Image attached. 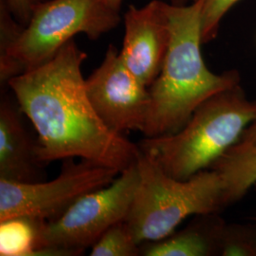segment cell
Wrapping results in <instances>:
<instances>
[{"instance_id":"cell-11","label":"cell","mask_w":256,"mask_h":256,"mask_svg":"<svg viewBox=\"0 0 256 256\" xmlns=\"http://www.w3.org/2000/svg\"><path fill=\"white\" fill-rule=\"evenodd\" d=\"M218 214H200L182 230L162 240L142 244V256H218L220 238L226 222Z\"/></svg>"},{"instance_id":"cell-1","label":"cell","mask_w":256,"mask_h":256,"mask_svg":"<svg viewBox=\"0 0 256 256\" xmlns=\"http://www.w3.org/2000/svg\"><path fill=\"white\" fill-rule=\"evenodd\" d=\"M86 58L72 40L50 60L14 77L8 86L36 129L43 164L79 158L122 173L137 164L140 150L108 128L94 110L82 75Z\"/></svg>"},{"instance_id":"cell-6","label":"cell","mask_w":256,"mask_h":256,"mask_svg":"<svg viewBox=\"0 0 256 256\" xmlns=\"http://www.w3.org/2000/svg\"><path fill=\"white\" fill-rule=\"evenodd\" d=\"M138 182L136 164L108 186L82 196L58 220L45 221L36 256L82 254L112 226L126 220Z\"/></svg>"},{"instance_id":"cell-20","label":"cell","mask_w":256,"mask_h":256,"mask_svg":"<svg viewBox=\"0 0 256 256\" xmlns=\"http://www.w3.org/2000/svg\"><path fill=\"white\" fill-rule=\"evenodd\" d=\"M106 1L110 3L113 8L120 10V6H122V0H106Z\"/></svg>"},{"instance_id":"cell-7","label":"cell","mask_w":256,"mask_h":256,"mask_svg":"<svg viewBox=\"0 0 256 256\" xmlns=\"http://www.w3.org/2000/svg\"><path fill=\"white\" fill-rule=\"evenodd\" d=\"M119 171L86 160H64L61 174L45 182L18 183L0 178V222L28 218L52 222L75 202L113 182Z\"/></svg>"},{"instance_id":"cell-5","label":"cell","mask_w":256,"mask_h":256,"mask_svg":"<svg viewBox=\"0 0 256 256\" xmlns=\"http://www.w3.org/2000/svg\"><path fill=\"white\" fill-rule=\"evenodd\" d=\"M120 23L119 10L106 0L40 1L18 41L0 56L1 84L46 63L77 34L97 40Z\"/></svg>"},{"instance_id":"cell-2","label":"cell","mask_w":256,"mask_h":256,"mask_svg":"<svg viewBox=\"0 0 256 256\" xmlns=\"http://www.w3.org/2000/svg\"><path fill=\"white\" fill-rule=\"evenodd\" d=\"M204 2L168 5L171 39L162 70L149 88L150 111L142 132L146 138L162 137L180 131L202 102L240 84L236 70L214 74L204 62Z\"/></svg>"},{"instance_id":"cell-19","label":"cell","mask_w":256,"mask_h":256,"mask_svg":"<svg viewBox=\"0 0 256 256\" xmlns=\"http://www.w3.org/2000/svg\"><path fill=\"white\" fill-rule=\"evenodd\" d=\"M166 2L176 5V6H184V5H189L192 4L194 2H196L198 0H164Z\"/></svg>"},{"instance_id":"cell-12","label":"cell","mask_w":256,"mask_h":256,"mask_svg":"<svg viewBox=\"0 0 256 256\" xmlns=\"http://www.w3.org/2000/svg\"><path fill=\"white\" fill-rule=\"evenodd\" d=\"M210 169L221 176L232 203L238 202L256 183V144L239 142Z\"/></svg>"},{"instance_id":"cell-16","label":"cell","mask_w":256,"mask_h":256,"mask_svg":"<svg viewBox=\"0 0 256 256\" xmlns=\"http://www.w3.org/2000/svg\"><path fill=\"white\" fill-rule=\"evenodd\" d=\"M241 0H205L202 10V36L207 44L216 38L222 20Z\"/></svg>"},{"instance_id":"cell-13","label":"cell","mask_w":256,"mask_h":256,"mask_svg":"<svg viewBox=\"0 0 256 256\" xmlns=\"http://www.w3.org/2000/svg\"><path fill=\"white\" fill-rule=\"evenodd\" d=\"M45 221L16 218L0 222V256H36Z\"/></svg>"},{"instance_id":"cell-18","label":"cell","mask_w":256,"mask_h":256,"mask_svg":"<svg viewBox=\"0 0 256 256\" xmlns=\"http://www.w3.org/2000/svg\"><path fill=\"white\" fill-rule=\"evenodd\" d=\"M240 142L250 144H256V120L245 130Z\"/></svg>"},{"instance_id":"cell-9","label":"cell","mask_w":256,"mask_h":256,"mask_svg":"<svg viewBox=\"0 0 256 256\" xmlns=\"http://www.w3.org/2000/svg\"><path fill=\"white\" fill-rule=\"evenodd\" d=\"M168 5L164 0H153L142 8L130 6L124 16L120 56L128 70L147 88L162 72L170 44Z\"/></svg>"},{"instance_id":"cell-10","label":"cell","mask_w":256,"mask_h":256,"mask_svg":"<svg viewBox=\"0 0 256 256\" xmlns=\"http://www.w3.org/2000/svg\"><path fill=\"white\" fill-rule=\"evenodd\" d=\"M18 102L8 97L0 104V178L18 183L44 182L46 165L38 158V140L30 137Z\"/></svg>"},{"instance_id":"cell-17","label":"cell","mask_w":256,"mask_h":256,"mask_svg":"<svg viewBox=\"0 0 256 256\" xmlns=\"http://www.w3.org/2000/svg\"><path fill=\"white\" fill-rule=\"evenodd\" d=\"M12 14L19 23L26 27L40 0H5Z\"/></svg>"},{"instance_id":"cell-15","label":"cell","mask_w":256,"mask_h":256,"mask_svg":"<svg viewBox=\"0 0 256 256\" xmlns=\"http://www.w3.org/2000/svg\"><path fill=\"white\" fill-rule=\"evenodd\" d=\"M218 256H256V226L226 223Z\"/></svg>"},{"instance_id":"cell-4","label":"cell","mask_w":256,"mask_h":256,"mask_svg":"<svg viewBox=\"0 0 256 256\" xmlns=\"http://www.w3.org/2000/svg\"><path fill=\"white\" fill-rule=\"evenodd\" d=\"M137 164L140 182L126 222L140 246L168 238L191 216L216 214L232 204L221 176L212 169L180 180L142 152Z\"/></svg>"},{"instance_id":"cell-3","label":"cell","mask_w":256,"mask_h":256,"mask_svg":"<svg viewBox=\"0 0 256 256\" xmlns=\"http://www.w3.org/2000/svg\"><path fill=\"white\" fill-rule=\"evenodd\" d=\"M256 120V102L239 84L202 102L180 131L146 138L138 147L166 174L186 180L210 169Z\"/></svg>"},{"instance_id":"cell-8","label":"cell","mask_w":256,"mask_h":256,"mask_svg":"<svg viewBox=\"0 0 256 256\" xmlns=\"http://www.w3.org/2000/svg\"><path fill=\"white\" fill-rule=\"evenodd\" d=\"M86 88L108 128L122 135L144 131L151 104L149 88L128 70L114 45L108 46L101 66L86 79Z\"/></svg>"},{"instance_id":"cell-14","label":"cell","mask_w":256,"mask_h":256,"mask_svg":"<svg viewBox=\"0 0 256 256\" xmlns=\"http://www.w3.org/2000/svg\"><path fill=\"white\" fill-rule=\"evenodd\" d=\"M92 256H142L140 245L126 221L108 230L92 247Z\"/></svg>"},{"instance_id":"cell-21","label":"cell","mask_w":256,"mask_h":256,"mask_svg":"<svg viewBox=\"0 0 256 256\" xmlns=\"http://www.w3.org/2000/svg\"><path fill=\"white\" fill-rule=\"evenodd\" d=\"M40 1H44V0H40Z\"/></svg>"}]
</instances>
